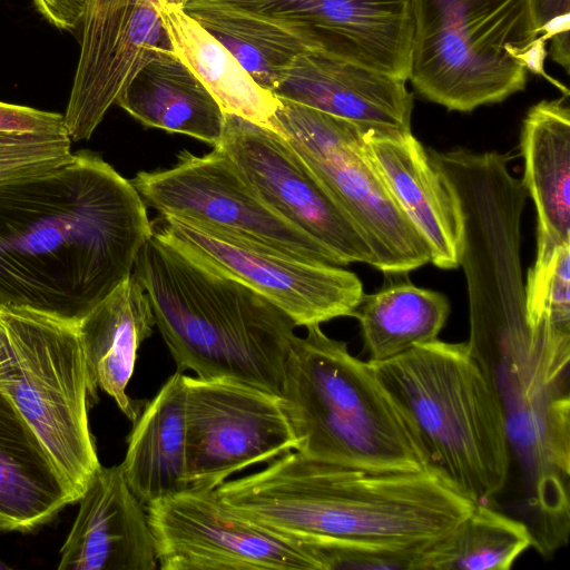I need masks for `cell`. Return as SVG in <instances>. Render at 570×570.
Segmentation results:
<instances>
[{"mask_svg":"<svg viewBox=\"0 0 570 570\" xmlns=\"http://www.w3.org/2000/svg\"><path fill=\"white\" fill-rule=\"evenodd\" d=\"M153 235L130 180L89 151L0 181V304L78 323Z\"/></svg>","mask_w":570,"mask_h":570,"instance_id":"obj_1","label":"cell"},{"mask_svg":"<svg viewBox=\"0 0 570 570\" xmlns=\"http://www.w3.org/2000/svg\"><path fill=\"white\" fill-rule=\"evenodd\" d=\"M237 513L301 541L423 552L476 504L431 470H372L288 451L216 488Z\"/></svg>","mask_w":570,"mask_h":570,"instance_id":"obj_2","label":"cell"},{"mask_svg":"<svg viewBox=\"0 0 570 570\" xmlns=\"http://www.w3.org/2000/svg\"><path fill=\"white\" fill-rule=\"evenodd\" d=\"M132 275L177 364L279 395L294 321L245 283L153 233Z\"/></svg>","mask_w":570,"mask_h":570,"instance_id":"obj_3","label":"cell"},{"mask_svg":"<svg viewBox=\"0 0 570 570\" xmlns=\"http://www.w3.org/2000/svg\"><path fill=\"white\" fill-rule=\"evenodd\" d=\"M306 328L293 343L278 395L295 451L362 469L430 470L413 426L373 364L321 325Z\"/></svg>","mask_w":570,"mask_h":570,"instance_id":"obj_4","label":"cell"},{"mask_svg":"<svg viewBox=\"0 0 570 570\" xmlns=\"http://www.w3.org/2000/svg\"><path fill=\"white\" fill-rule=\"evenodd\" d=\"M413 426L428 465L475 503L507 484L511 451L500 404L466 342L440 340L373 364Z\"/></svg>","mask_w":570,"mask_h":570,"instance_id":"obj_5","label":"cell"},{"mask_svg":"<svg viewBox=\"0 0 570 570\" xmlns=\"http://www.w3.org/2000/svg\"><path fill=\"white\" fill-rule=\"evenodd\" d=\"M0 390L37 433L78 502L100 463L77 323L0 304Z\"/></svg>","mask_w":570,"mask_h":570,"instance_id":"obj_6","label":"cell"},{"mask_svg":"<svg viewBox=\"0 0 570 570\" xmlns=\"http://www.w3.org/2000/svg\"><path fill=\"white\" fill-rule=\"evenodd\" d=\"M409 79L425 100L470 112L523 91L528 72L505 51L535 32L530 0H412Z\"/></svg>","mask_w":570,"mask_h":570,"instance_id":"obj_7","label":"cell"},{"mask_svg":"<svg viewBox=\"0 0 570 570\" xmlns=\"http://www.w3.org/2000/svg\"><path fill=\"white\" fill-rule=\"evenodd\" d=\"M278 99L275 132L287 140L351 219L373 253V267L384 275L407 274L430 263L426 242L367 154V129Z\"/></svg>","mask_w":570,"mask_h":570,"instance_id":"obj_8","label":"cell"},{"mask_svg":"<svg viewBox=\"0 0 570 570\" xmlns=\"http://www.w3.org/2000/svg\"><path fill=\"white\" fill-rule=\"evenodd\" d=\"M130 183L146 206L161 215L198 222L306 262L343 266L334 253L268 207L217 147L203 156L184 150L171 168L139 171Z\"/></svg>","mask_w":570,"mask_h":570,"instance_id":"obj_9","label":"cell"},{"mask_svg":"<svg viewBox=\"0 0 570 570\" xmlns=\"http://www.w3.org/2000/svg\"><path fill=\"white\" fill-rule=\"evenodd\" d=\"M153 233L257 291L296 326L352 316L364 291L342 266L306 262L212 226L161 215Z\"/></svg>","mask_w":570,"mask_h":570,"instance_id":"obj_10","label":"cell"},{"mask_svg":"<svg viewBox=\"0 0 570 570\" xmlns=\"http://www.w3.org/2000/svg\"><path fill=\"white\" fill-rule=\"evenodd\" d=\"M146 512L161 570H320L304 541L237 513L216 489L188 488Z\"/></svg>","mask_w":570,"mask_h":570,"instance_id":"obj_11","label":"cell"},{"mask_svg":"<svg viewBox=\"0 0 570 570\" xmlns=\"http://www.w3.org/2000/svg\"><path fill=\"white\" fill-rule=\"evenodd\" d=\"M185 390L189 488L216 489L243 469L297 449L277 395L187 375Z\"/></svg>","mask_w":570,"mask_h":570,"instance_id":"obj_12","label":"cell"},{"mask_svg":"<svg viewBox=\"0 0 570 570\" xmlns=\"http://www.w3.org/2000/svg\"><path fill=\"white\" fill-rule=\"evenodd\" d=\"M276 214L332 253L343 266L374 265V256L351 219L311 168L279 134L226 114L215 146Z\"/></svg>","mask_w":570,"mask_h":570,"instance_id":"obj_13","label":"cell"},{"mask_svg":"<svg viewBox=\"0 0 570 570\" xmlns=\"http://www.w3.org/2000/svg\"><path fill=\"white\" fill-rule=\"evenodd\" d=\"M168 52L158 0H88L63 115L70 139H89L137 71Z\"/></svg>","mask_w":570,"mask_h":570,"instance_id":"obj_14","label":"cell"},{"mask_svg":"<svg viewBox=\"0 0 570 570\" xmlns=\"http://www.w3.org/2000/svg\"><path fill=\"white\" fill-rule=\"evenodd\" d=\"M292 18L311 27L322 51L406 80L414 19L412 0H219Z\"/></svg>","mask_w":570,"mask_h":570,"instance_id":"obj_15","label":"cell"},{"mask_svg":"<svg viewBox=\"0 0 570 570\" xmlns=\"http://www.w3.org/2000/svg\"><path fill=\"white\" fill-rule=\"evenodd\" d=\"M365 129L411 131L406 80L311 50L294 58L272 91Z\"/></svg>","mask_w":570,"mask_h":570,"instance_id":"obj_16","label":"cell"},{"mask_svg":"<svg viewBox=\"0 0 570 570\" xmlns=\"http://www.w3.org/2000/svg\"><path fill=\"white\" fill-rule=\"evenodd\" d=\"M60 550L59 570H155L146 507L130 491L120 464L100 466Z\"/></svg>","mask_w":570,"mask_h":570,"instance_id":"obj_17","label":"cell"},{"mask_svg":"<svg viewBox=\"0 0 570 570\" xmlns=\"http://www.w3.org/2000/svg\"><path fill=\"white\" fill-rule=\"evenodd\" d=\"M365 147L401 209L426 242L431 262L460 266L462 217L458 199L412 131L367 129Z\"/></svg>","mask_w":570,"mask_h":570,"instance_id":"obj_18","label":"cell"},{"mask_svg":"<svg viewBox=\"0 0 570 570\" xmlns=\"http://www.w3.org/2000/svg\"><path fill=\"white\" fill-rule=\"evenodd\" d=\"M155 318L142 286L131 274L78 323L89 387V402L101 389L134 422L141 403L126 387L134 373L140 344L153 333Z\"/></svg>","mask_w":570,"mask_h":570,"instance_id":"obj_19","label":"cell"},{"mask_svg":"<svg viewBox=\"0 0 570 570\" xmlns=\"http://www.w3.org/2000/svg\"><path fill=\"white\" fill-rule=\"evenodd\" d=\"M75 502L41 440L0 390V530L30 531Z\"/></svg>","mask_w":570,"mask_h":570,"instance_id":"obj_20","label":"cell"},{"mask_svg":"<svg viewBox=\"0 0 570 570\" xmlns=\"http://www.w3.org/2000/svg\"><path fill=\"white\" fill-rule=\"evenodd\" d=\"M569 96L541 100L527 112L520 135L522 184L537 210V253L570 243Z\"/></svg>","mask_w":570,"mask_h":570,"instance_id":"obj_21","label":"cell"},{"mask_svg":"<svg viewBox=\"0 0 570 570\" xmlns=\"http://www.w3.org/2000/svg\"><path fill=\"white\" fill-rule=\"evenodd\" d=\"M132 423L120 466L140 503L188 489L185 374L176 371Z\"/></svg>","mask_w":570,"mask_h":570,"instance_id":"obj_22","label":"cell"},{"mask_svg":"<svg viewBox=\"0 0 570 570\" xmlns=\"http://www.w3.org/2000/svg\"><path fill=\"white\" fill-rule=\"evenodd\" d=\"M116 105L147 127L184 134L213 147L224 135L226 114L174 52L142 66Z\"/></svg>","mask_w":570,"mask_h":570,"instance_id":"obj_23","label":"cell"},{"mask_svg":"<svg viewBox=\"0 0 570 570\" xmlns=\"http://www.w3.org/2000/svg\"><path fill=\"white\" fill-rule=\"evenodd\" d=\"M184 10L240 62L254 80L273 91L298 55L322 51L320 38L306 23L219 0H189Z\"/></svg>","mask_w":570,"mask_h":570,"instance_id":"obj_24","label":"cell"},{"mask_svg":"<svg viewBox=\"0 0 570 570\" xmlns=\"http://www.w3.org/2000/svg\"><path fill=\"white\" fill-rule=\"evenodd\" d=\"M158 12L174 53L215 97L224 112L275 131L279 99L259 86L183 6L158 0Z\"/></svg>","mask_w":570,"mask_h":570,"instance_id":"obj_25","label":"cell"},{"mask_svg":"<svg viewBox=\"0 0 570 570\" xmlns=\"http://www.w3.org/2000/svg\"><path fill=\"white\" fill-rule=\"evenodd\" d=\"M449 314L442 293L397 278L364 294L353 317L360 322L367 362L377 364L436 340Z\"/></svg>","mask_w":570,"mask_h":570,"instance_id":"obj_26","label":"cell"},{"mask_svg":"<svg viewBox=\"0 0 570 570\" xmlns=\"http://www.w3.org/2000/svg\"><path fill=\"white\" fill-rule=\"evenodd\" d=\"M532 547L527 522L488 503L423 551L419 570H509Z\"/></svg>","mask_w":570,"mask_h":570,"instance_id":"obj_27","label":"cell"},{"mask_svg":"<svg viewBox=\"0 0 570 570\" xmlns=\"http://www.w3.org/2000/svg\"><path fill=\"white\" fill-rule=\"evenodd\" d=\"M71 155L63 115L0 101V181L51 169Z\"/></svg>","mask_w":570,"mask_h":570,"instance_id":"obj_28","label":"cell"},{"mask_svg":"<svg viewBox=\"0 0 570 570\" xmlns=\"http://www.w3.org/2000/svg\"><path fill=\"white\" fill-rule=\"evenodd\" d=\"M525 292L527 321L531 327L542 320L570 332V243L552 253L537 254L529 268Z\"/></svg>","mask_w":570,"mask_h":570,"instance_id":"obj_29","label":"cell"},{"mask_svg":"<svg viewBox=\"0 0 570 570\" xmlns=\"http://www.w3.org/2000/svg\"><path fill=\"white\" fill-rule=\"evenodd\" d=\"M538 36L551 41L548 53L566 68L570 63V0H530Z\"/></svg>","mask_w":570,"mask_h":570,"instance_id":"obj_30","label":"cell"},{"mask_svg":"<svg viewBox=\"0 0 570 570\" xmlns=\"http://www.w3.org/2000/svg\"><path fill=\"white\" fill-rule=\"evenodd\" d=\"M37 11L62 31L80 29L88 0H32Z\"/></svg>","mask_w":570,"mask_h":570,"instance_id":"obj_31","label":"cell"},{"mask_svg":"<svg viewBox=\"0 0 570 570\" xmlns=\"http://www.w3.org/2000/svg\"><path fill=\"white\" fill-rule=\"evenodd\" d=\"M547 40L542 36H538L533 41L523 48L507 46L505 51L515 59L527 72L543 77L546 80L556 86L566 96H569L568 88L560 81L549 76L544 70V60L548 55Z\"/></svg>","mask_w":570,"mask_h":570,"instance_id":"obj_32","label":"cell"},{"mask_svg":"<svg viewBox=\"0 0 570 570\" xmlns=\"http://www.w3.org/2000/svg\"><path fill=\"white\" fill-rule=\"evenodd\" d=\"M169 2H173V3H177V4H180V6H184L185 3H187L189 0H167Z\"/></svg>","mask_w":570,"mask_h":570,"instance_id":"obj_33","label":"cell"},{"mask_svg":"<svg viewBox=\"0 0 570 570\" xmlns=\"http://www.w3.org/2000/svg\"><path fill=\"white\" fill-rule=\"evenodd\" d=\"M9 567L0 561V569H8Z\"/></svg>","mask_w":570,"mask_h":570,"instance_id":"obj_34","label":"cell"}]
</instances>
